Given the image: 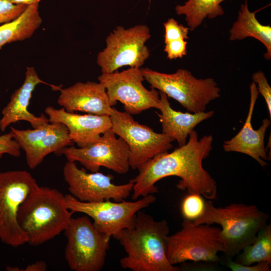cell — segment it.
<instances>
[{"instance_id": "obj_26", "label": "cell", "mask_w": 271, "mask_h": 271, "mask_svg": "<svg viewBox=\"0 0 271 271\" xmlns=\"http://www.w3.org/2000/svg\"><path fill=\"white\" fill-rule=\"evenodd\" d=\"M164 27L165 29V43L174 40L189 39V29L188 27L179 24L178 22L173 18L169 19L165 22Z\"/></svg>"}, {"instance_id": "obj_24", "label": "cell", "mask_w": 271, "mask_h": 271, "mask_svg": "<svg viewBox=\"0 0 271 271\" xmlns=\"http://www.w3.org/2000/svg\"><path fill=\"white\" fill-rule=\"evenodd\" d=\"M241 252L236 262L241 264L249 265L262 261L271 263L270 224H266L261 229L253 242Z\"/></svg>"}, {"instance_id": "obj_19", "label": "cell", "mask_w": 271, "mask_h": 271, "mask_svg": "<svg viewBox=\"0 0 271 271\" xmlns=\"http://www.w3.org/2000/svg\"><path fill=\"white\" fill-rule=\"evenodd\" d=\"M40 83L50 85L55 90L60 89L41 80L33 67H27L23 84L13 93L9 102L2 111L3 116L0 119V129L2 131L11 124L21 120L28 121L34 128L49 122L48 118L43 114L37 116L28 109L32 92Z\"/></svg>"}, {"instance_id": "obj_33", "label": "cell", "mask_w": 271, "mask_h": 271, "mask_svg": "<svg viewBox=\"0 0 271 271\" xmlns=\"http://www.w3.org/2000/svg\"><path fill=\"white\" fill-rule=\"evenodd\" d=\"M14 5H23L30 6L39 4L41 0H3Z\"/></svg>"}, {"instance_id": "obj_8", "label": "cell", "mask_w": 271, "mask_h": 271, "mask_svg": "<svg viewBox=\"0 0 271 271\" xmlns=\"http://www.w3.org/2000/svg\"><path fill=\"white\" fill-rule=\"evenodd\" d=\"M38 186L27 171L0 173V240L3 243L14 247L28 243V237L18 223V211L28 195Z\"/></svg>"}, {"instance_id": "obj_20", "label": "cell", "mask_w": 271, "mask_h": 271, "mask_svg": "<svg viewBox=\"0 0 271 271\" xmlns=\"http://www.w3.org/2000/svg\"><path fill=\"white\" fill-rule=\"evenodd\" d=\"M161 113H157L162 123V133L176 140L179 147L186 144L187 138L194 128L213 116V111L198 113L182 112L173 109L168 96L160 92Z\"/></svg>"}, {"instance_id": "obj_28", "label": "cell", "mask_w": 271, "mask_h": 271, "mask_svg": "<svg viewBox=\"0 0 271 271\" xmlns=\"http://www.w3.org/2000/svg\"><path fill=\"white\" fill-rule=\"evenodd\" d=\"M252 79L256 85L258 93L261 94L265 101L270 118L271 88L265 74L262 71H258L252 74Z\"/></svg>"}, {"instance_id": "obj_16", "label": "cell", "mask_w": 271, "mask_h": 271, "mask_svg": "<svg viewBox=\"0 0 271 271\" xmlns=\"http://www.w3.org/2000/svg\"><path fill=\"white\" fill-rule=\"evenodd\" d=\"M49 122L61 123L67 128L69 137L79 148L97 142L101 136L111 128L110 116L93 114H78L48 106L45 109Z\"/></svg>"}, {"instance_id": "obj_22", "label": "cell", "mask_w": 271, "mask_h": 271, "mask_svg": "<svg viewBox=\"0 0 271 271\" xmlns=\"http://www.w3.org/2000/svg\"><path fill=\"white\" fill-rule=\"evenodd\" d=\"M42 22L39 4L28 6L16 19L0 25V49L6 44L30 38Z\"/></svg>"}, {"instance_id": "obj_9", "label": "cell", "mask_w": 271, "mask_h": 271, "mask_svg": "<svg viewBox=\"0 0 271 271\" xmlns=\"http://www.w3.org/2000/svg\"><path fill=\"white\" fill-rule=\"evenodd\" d=\"M150 37V29L145 25L128 29L116 27L107 37L106 47L97 57L101 72L112 73L127 66L141 68L150 56L146 43Z\"/></svg>"}, {"instance_id": "obj_32", "label": "cell", "mask_w": 271, "mask_h": 271, "mask_svg": "<svg viewBox=\"0 0 271 271\" xmlns=\"http://www.w3.org/2000/svg\"><path fill=\"white\" fill-rule=\"evenodd\" d=\"M47 269V264L44 261H37L29 264L24 269L25 271H45Z\"/></svg>"}, {"instance_id": "obj_15", "label": "cell", "mask_w": 271, "mask_h": 271, "mask_svg": "<svg viewBox=\"0 0 271 271\" xmlns=\"http://www.w3.org/2000/svg\"><path fill=\"white\" fill-rule=\"evenodd\" d=\"M10 128L14 139L25 152L31 169L36 168L49 154H58L73 143L67 127L61 123L48 122L33 129Z\"/></svg>"}, {"instance_id": "obj_29", "label": "cell", "mask_w": 271, "mask_h": 271, "mask_svg": "<svg viewBox=\"0 0 271 271\" xmlns=\"http://www.w3.org/2000/svg\"><path fill=\"white\" fill-rule=\"evenodd\" d=\"M5 154L15 157H19L21 155V147L14 139L11 130L7 133L0 135V158Z\"/></svg>"}, {"instance_id": "obj_2", "label": "cell", "mask_w": 271, "mask_h": 271, "mask_svg": "<svg viewBox=\"0 0 271 271\" xmlns=\"http://www.w3.org/2000/svg\"><path fill=\"white\" fill-rule=\"evenodd\" d=\"M170 228L165 219L157 221L141 210L132 225L123 229L116 238L126 252L120 266L132 271H179L166 254V238Z\"/></svg>"}, {"instance_id": "obj_12", "label": "cell", "mask_w": 271, "mask_h": 271, "mask_svg": "<svg viewBox=\"0 0 271 271\" xmlns=\"http://www.w3.org/2000/svg\"><path fill=\"white\" fill-rule=\"evenodd\" d=\"M98 80L105 87L111 106L119 101L125 111L131 115L160 107V92L156 89L149 90L145 87L141 68L129 67L121 72L102 73Z\"/></svg>"}, {"instance_id": "obj_11", "label": "cell", "mask_w": 271, "mask_h": 271, "mask_svg": "<svg viewBox=\"0 0 271 271\" xmlns=\"http://www.w3.org/2000/svg\"><path fill=\"white\" fill-rule=\"evenodd\" d=\"M110 117L111 129L129 147V163L132 169H138L150 159L173 148L174 139L140 123L129 113L113 107Z\"/></svg>"}, {"instance_id": "obj_17", "label": "cell", "mask_w": 271, "mask_h": 271, "mask_svg": "<svg viewBox=\"0 0 271 271\" xmlns=\"http://www.w3.org/2000/svg\"><path fill=\"white\" fill-rule=\"evenodd\" d=\"M249 88L250 100L246 120L241 129L234 137L224 142L223 148L226 152H234L246 154L264 167L268 165L264 160L269 159L264 140L266 130L270 124V120L267 118H264L258 129L253 128L251 118L259 93L253 82L250 84Z\"/></svg>"}, {"instance_id": "obj_10", "label": "cell", "mask_w": 271, "mask_h": 271, "mask_svg": "<svg viewBox=\"0 0 271 271\" xmlns=\"http://www.w3.org/2000/svg\"><path fill=\"white\" fill-rule=\"evenodd\" d=\"M68 209L72 213H82L91 218L100 232L115 239L124 229L131 227L137 213L154 203L156 198L149 194L134 201L105 200L95 202L80 201L70 194L65 195Z\"/></svg>"}, {"instance_id": "obj_5", "label": "cell", "mask_w": 271, "mask_h": 271, "mask_svg": "<svg viewBox=\"0 0 271 271\" xmlns=\"http://www.w3.org/2000/svg\"><path fill=\"white\" fill-rule=\"evenodd\" d=\"M141 69L152 88L176 100L189 112L205 111L211 101L220 97V89L212 78L198 79L184 69L171 74L148 68Z\"/></svg>"}, {"instance_id": "obj_14", "label": "cell", "mask_w": 271, "mask_h": 271, "mask_svg": "<svg viewBox=\"0 0 271 271\" xmlns=\"http://www.w3.org/2000/svg\"><path fill=\"white\" fill-rule=\"evenodd\" d=\"M63 173L70 195L82 202L121 201L132 191L133 182L131 180L126 184H114L112 175L88 173L84 168H78L75 162L67 161Z\"/></svg>"}, {"instance_id": "obj_25", "label": "cell", "mask_w": 271, "mask_h": 271, "mask_svg": "<svg viewBox=\"0 0 271 271\" xmlns=\"http://www.w3.org/2000/svg\"><path fill=\"white\" fill-rule=\"evenodd\" d=\"M205 205V203L201 195L189 193L182 202L181 213L184 219L193 221L202 215Z\"/></svg>"}, {"instance_id": "obj_3", "label": "cell", "mask_w": 271, "mask_h": 271, "mask_svg": "<svg viewBox=\"0 0 271 271\" xmlns=\"http://www.w3.org/2000/svg\"><path fill=\"white\" fill-rule=\"evenodd\" d=\"M72 215L65 195L56 189L39 186L20 206L18 221L28 243L37 246L64 231Z\"/></svg>"}, {"instance_id": "obj_31", "label": "cell", "mask_w": 271, "mask_h": 271, "mask_svg": "<svg viewBox=\"0 0 271 271\" xmlns=\"http://www.w3.org/2000/svg\"><path fill=\"white\" fill-rule=\"evenodd\" d=\"M226 265L232 271H270L271 263L262 261L255 265H246L233 261L228 257Z\"/></svg>"}, {"instance_id": "obj_23", "label": "cell", "mask_w": 271, "mask_h": 271, "mask_svg": "<svg viewBox=\"0 0 271 271\" xmlns=\"http://www.w3.org/2000/svg\"><path fill=\"white\" fill-rule=\"evenodd\" d=\"M225 0H187L176 6L178 15H184L189 30L198 27L206 18L212 19L224 14L221 4Z\"/></svg>"}, {"instance_id": "obj_7", "label": "cell", "mask_w": 271, "mask_h": 271, "mask_svg": "<svg viewBox=\"0 0 271 271\" xmlns=\"http://www.w3.org/2000/svg\"><path fill=\"white\" fill-rule=\"evenodd\" d=\"M181 229L166 238V254L174 265L187 261L217 262L218 253L223 247L219 233L221 228L211 225H196L184 219Z\"/></svg>"}, {"instance_id": "obj_30", "label": "cell", "mask_w": 271, "mask_h": 271, "mask_svg": "<svg viewBox=\"0 0 271 271\" xmlns=\"http://www.w3.org/2000/svg\"><path fill=\"white\" fill-rule=\"evenodd\" d=\"M186 40L180 39L165 43L164 51L170 60L181 58L187 54Z\"/></svg>"}, {"instance_id": "obj_1", "label": "cell", "mask_w": 271, "mask_h": 271, "mask_svg": "<svg viewBox=\"0 0 271 271\" xmlns=\"http://www.w3.org/2000/svg\"><path fill=\"white\" fill-rule=\"evenodd\" d=\"M189 141L173 152H164L150 159L138 168L133 182L132 199L137 200L159 192L156 183L170 176L180 178L176 187L189 193H194L212 200L217 191L216 182L202 166L203 159L212 150L213 137L205 135L200 140L194 129Z\"/></svg>"}, {"instance_id": "obj_6", "label": "cell", "mask_w": 271, "mask_h": 271, "mask_svg": "<svg viewBox=\"0 0 271 271\" xmlns=\"http://www.w3.org/2000/svg\"><path fill=\"white\" fill-rule=\"evenodd\" d=\"M64 233L67 239L65 257L71 270L102 268L111 236L98 231L87 215L72 217Z\"/></svg>"}, {"instance_id": "obj_13", "label": "cell", "mask_w": 271, "mask_h": 271, "mask_svg": "<svg viewBox=\"0 0 271 271\" xmlns=\"http://www.w3.org/2000/svg\"><path fill=\"white\" fill-rule=\"evenodd\" d=\"M110 128L105 131L95 143L84 148L67 146L59 154L68 161L79 162L91 172H98L101 167L119 174L128 172L129 149L125 142Z\"/></svg>"}, {"instance_id": "obj_21", "label": "cell", "mask_w": 271, "mask_h": 271, "mask_svg": "<svg viewBox=\"0 0 271 271\" xmlns=\"http://www.w3.org/2000/svg\"><path fill=\"white\" fill-rule=\"evenodd\" d=\"M250 12L247 0L241 4L236 21L233 23L229 33L231 41L241 40L252 37L260 41L266 48L264 57L271 58V27L261 24L256 18V13Z\"/></svg>"}, {"instance_id": "obj_27", "label": "cell", "mask_w": 271, "mask_h": 271, "mask_svg": "<svg viewBox=\"0 0 271 271\" xmlns=\"http://www.w3.org/2000/svg\"><path fill=\"white\" fill-rule=\"evenodd\" d=\"M27 7L26 5H14L0 0V25L16 19Z\"/></svg>"}, {"instance_id": "obj_4", "label": "cell", "mask_w": 271, "mask_h": 271, "mask_svg": "<svg viewBox=\"0 0 271 271\" xmlns=\"http://www.w3.org/2000/svg\"><path fill=\"white\" fill-rule=\"evenodd\" d=\"M268 219V214L254 205L232 203L224 207H216L212 201H208L205 203L202 215L192 221L196 225H220L223 253L231 258L253 242L258 232L267 224Z\"/></svg>"}, {"instance_id": "obj_18", "label": "cell", "mask_w": 271, "mask_h": 271, "mask_svg": "<svg viewBox=\"0 0 271 271\" xmlns=\"http://www.w3.org/2000/svg\"><path fill=\"white\" fill-rule=\"evenodd\" d=\"M59 90L58 104L68 112L110 116L113 111L106 89L99 82H78Z\"/></svg>"}]
</instances>
